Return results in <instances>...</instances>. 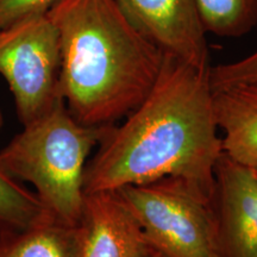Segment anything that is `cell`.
<instances>
[{
	"instance_id": "6da1fadb",
	"label": "cell",
	"mask_w": 257,
	"mask_h": 257,
	"mask_svg": "<svg viewBox=\"0 0 257 257\" xmlns=\"http://www.w3.org/2000/svg\"><path fill=\"white\" fill-rule=\"evenodd\" d=\"M126 117L119 126H107L86 165L85 194L178 178L214 197V170L223 150L210 67L165 54L152 91Z\"/></svg>"
},
{
	"instance_id": "7a4b0ae2",
	"label": "cell",
	"mask_w": 257,
	"mask_h": 257,
	"mask_svg": "<svg viewBox=\"0 0 257 257\" xmlns=\"http://www.w3.org/2000/svg\"><path fill=\"white\" fill-rule=\"evenodd\" d=\"M47 15L60 35V94L80 124L114 125L147 98L165 54L115 0H59Z\"/></svg>"
},
{
	"instance_id": "3957f363",
	"label": "cell",
	"mask_w": 257,
	"mask_h": 257,
	"mask_svg": "<svg viewBox=\"0 0 257 257\" xmlns=\"http://www.w3.org/2000/svg\"><path fill=\"white\" fill-rule=\"evenodd\" d=\"M106 128L80 124L60 99L48 113L23 125L0 152V163L12 178L34 186L56 220L79 225L86 161Z\"/></svg>"
},
{
	"instance_id": "277c9868",
	"label": "cell",
	"mask_w": 257,
	"mask_h": 257,
	"mask_svg": "<svg viewBox=\"0 0 257 257\" xmlns=\"http://www.w3.org/2000/svg\"><path fill=\"white\" fill-rule=\"evenodd\" d=\"M153 250L165 257H220L214 197L178 178L117 191Z\"/></svg>"
},
{
	"instance_id": "5b68a950",
	"label": "cell",
	"mask_w": 257,
	"mask_h": 257,
	"mask_svg": "<svg viewBox=\"0 0 257 257\" xmlns=\"http://www.w3.org/2000/svg\"><path fill=\"white\" fill-rule=\"evenodd\" d=\"M60 73V35L47 14L0 30V74L14 94L22 124L41 118L62 99Z\"/></svg>"
},
{
	"instance_id": "8992f818",
	"label": "cell",
	"mask_w": 257,
	"mask_h": 257,
	"mask_svg": "<svg viewBox=\"0 0 257 257\" xmlns=\"http://www.w3.org/2000/svg\"><path fill=\"white\" fill-rule=\"evenodd\" d=\"M130 23L168 54L200 68L208 66L206 30L195 0H115Z\"/></svg>"
},
{
	"instance_id": "52a82bcc",
	"label": "cell",
	"mask_w": 257,
	"mask_h": 257,
	"mask_svg": "<svg viewBox=\"0 0 257 257\" xmlns=\"http://www.w3.org/2000/svg\"><path fill=\"white\" fill-rule=\"evenodd\" d=\"M214 178L220 257H257V176L221 154Z\"/></svg>"
},
{
	"instance_id": "ba28073f",
	"label": "cell",
	"mask_w": 257,
	"mask_h": 257,
	"mask_svg": "<svg viewBox=\"0 0 257 257\" xmlns=\"http://www.w3.org/2000/svg\"><path fill=\"white\" fill-rule=\"evenodd\" d=\"M81 257H148L153 248L117 191L86 193L79 221Z\"/></svg>"
},
{
	"instance_id": "9c48e42d",
	"label": "cell",
	"mask_w": 257,
	"mask_h": 257,
	"mask_svg": "<svg viewBox=\"0 0 257 257\" xmlns=\"http://www.w3.org/2000/svg\"><path fill=\"white\" fill-rule=\"evenodd\" d=\"M213 111L224 134V155L249 168L257 167V85L213 89Z\"/></svg>"
},
{
	"instance_id": "30bf717a",
	"label": "cell",
	"mask_w": 257,
	"mask_h": 257,
	"mask_svg": "<svg viewBox=\"0 0 257 257\" xmlns=\"http://www.w3.org/2000/svg\"><path fill=\"white\" fill-rule=\"evenodd\" d=\"M0 257H81L79 225L48 218L23 231L0 233Z\"/></svg>"
},
{
	"instance_id": "8fae6325",
	"label": "cell",
	"mask_w": 257,
	"mask_h": 257,
	"mask_svg": "<svg viewBox=\"0 0 257 257\" xmlns=\"http://www.w3.org/2000/svg\"><path fill=\"white\" fill-rule=\"evenodd\" d=\"M54 218L35 192L12 178L0 163V233L18 232Z\"/></svg>"
},
{
	"instance_id": "7c38bea8",
	"label": "cell",
	"mask_w": 257,
	"mask_h": 257,
	"mask_svg": "<svg viewBox=\"0 0 257 257\" xmlns=\"http://www.w3.org/2000/svg\"><path fill=\"white\" fill-rule=\"evenodd\" d=\"M206 32L238 37L257 23V0H195Z\"/></svg>"
},
{
	"instance_id": "4fadbf2b",
	"label": "cell",
	"mask_w": 257,
	"mask_h": 257,
	"mask_svg": "<svg viewBox=\"0 0 257 257\" xmlns=\"http://www.w3.org/2000/svg\"><path fill=\"white\" fill-rule=\"evenodd\" d=\"M212 89L234 85H257V50L251 55L231 63L210 67Z\"/></svg>"
},
{
	"instance_id": "5bb4252c",
	"label": "cell",
	"mask_w": 257,
	"mask_h": 257,
	"mask_svg": "<svg viewBox=\"0 0 257 257\" xmlns=\"http://www.w3.org/2000/svg\"><path fill=\"white\" fill-rule=\"evenodd\" d=\"M59 0H0V30L34 15L47 14Z\"/></svg>"
},
{
	"instance_id": "9a60e30c",
	"label": "cell",
	"mask_w": 257,
	"mask_h": 257,
	"mask_svg": "<svg viewBox=\"0 0 257 257\" xmlns=\"http://www.w3.org/2000/svg\"><path fill=\"white\" fill-rule=\"evenodd\" d=\"M148 257H165V256H162V255H161V253L155 251V250H153V251L150 252V255L148 256Z\"/></svg>"
},
{
	"instance_id": "2e32d148",
	"label": "cell",
	"mask_w": 257,
	"mask_h": 257,
	"mask_svg": "<svg viewBox=\"0 0 257 257\" xmlns=\"http://www.w3.org/2000/svg\"><path fill=\"white\" fill-rule=\"evenodd\" d=\"M3 125H4V117H3V112L0 110V131H2Z\"/></svg>"
},
{
	"instance_id": "e0dca14e",
	"label": "cell",
	"mask_w": 257,
	"mask_h": 257,
	"mask_svg": "<svg viewBox=\"0 0 257 257\" xmlns=\"http://www.w3.org/2000/svg\"><path fill=\"white\" fill-rule=\"evenodd\" d=\"M252 169V172H253V174H255L256 176H257V167H255V168H251Z\"/></svg>"
}]
</instances>
